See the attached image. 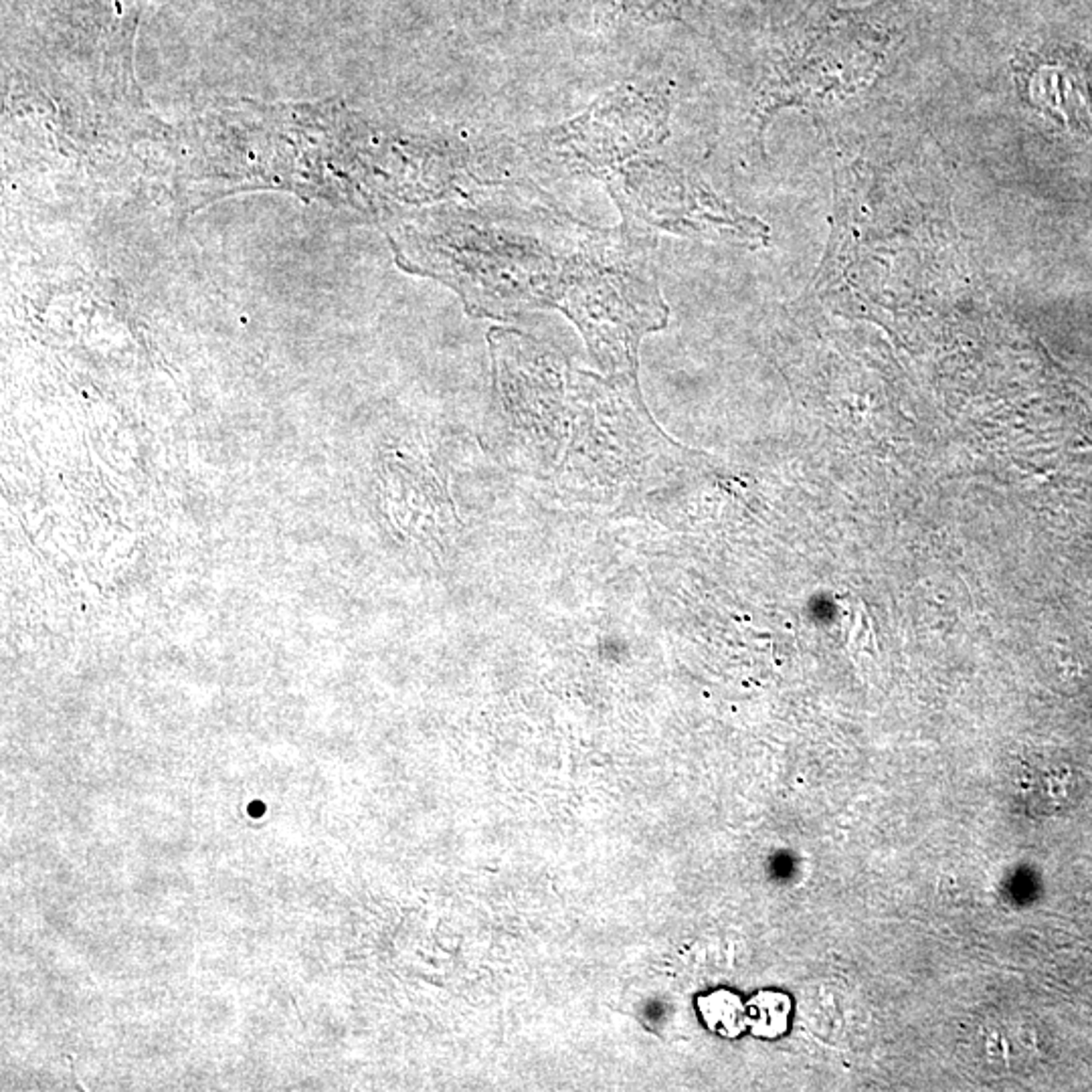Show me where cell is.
Masks as SVG:
<instances>
[{"instance_id":"6da1fadb","label":"cell","mask_w":1092,"mask_h":1092,"mask_svg":"<svg viewBox=\"0 0 1092 1092\" xmlns=\"http://www.w3.org/2000/svg\"><path fill=\"white\" fill-rule=\"evenodd\" d=\"M611 192L623 207L627 225H641L747 245L767 241L763 223L719 201L692 176L660 162H636L611 178Z\"/></svg>"},{"instance_id":"7a4b0ae2","label":"cell","mask_w":1092,"mask_h":1092,"mask_svg":"<svg viewBox=\"0 0 1092 1092\" xmlns=\"http://www.w3.org/2000/svg\"><path fill=\"white\" fill-rule=\"evenodd\" d=\"M666 104L660 95L621 88L593 109L546 138L554 158L604 171L609 164L648 148L664 132Z\"/></svg>"},{"instance_id":"3957f363","label":"cell","mask_w":1092,"mask_h":1092,"mask_svg":"<svg viewBox=\"0 0 1092 1092\" xmlns=\"http://www.w3.org/2000/svg\"><path fill=\"white\" fill-rule=\"evenodd\" d=\"M751 1012V1030L761 1038H777L787 1032L791 1000L783 993L763 991L757 998H753Z\"/></svg>"},{"instance_id":"277c9868","label":"cell","mask_w":1092,"mask_h":1092,"mask_svg":"<svg viewBox=\"0 0 1092 1092\" xmlns=\"http://www.w3.org/2000/svg\"><path fill=\"white\" fill-rule=\"evenodd\" d=\"M700 1010H703L706 1024L712 1030L731 1035V1038H735V1035L743 1032L747 1026L743 1003L728 991L712 993V996H708L706 1000H703V1003H700Z\"/></svg>"}]
</instances>
